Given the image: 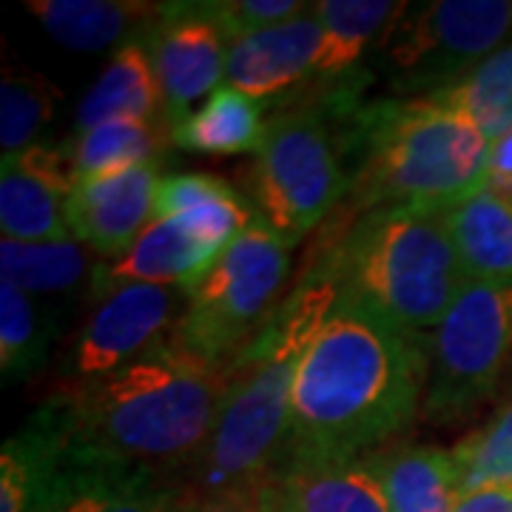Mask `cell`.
<instances>
[{
    "instance_id": "cell-1",
    "label": "cell",
    "mask_w": 512,
    "mask_h": 512,
    "mask_svg": "<svg viewBox=\"0 0 512 512\" xmlns=\"http://www.w3.org/2000/svg\"><path fill=\"white\" fill-rule=\"evenodd\" d=\"M427 370L430 336L336 296L293 376L285 458L376 453L424 413Z\"/></svg>"
},
{
    "instance_id": "cell-2",
    "label": "cell",
    "mask_w": 512,
    "mask_h": 512,
    "mask_svg": "<svg viewBox=\"0 0 512 512\" xmlns=\"http://www.w3.org/2000/svg\"><path fill=\"white\" fill-rule=\"evenodd\" d=\"M225 379V367L168 339L103 379L60 384L35 419L66 458L171 481L202 453Z\"/></svg>"
},
{
    "instance_id": "cell-3",
    "label": "cell",
    "mask_w": 512,
    "mask_h": 512,
    "mask_svg": "<svg viewBox=\"0 0 512 512\" xmlns=\"http://www.w3.org/2000/svg\"><path fill=\"white\" fill-rule=\"evenodd\" d=\"M336 296V285L313 268L265 333L228 367L211 436L185 473V510L217 495L254 490L276 476L291 439L293 376Z\"/></svg>"
},
{
    "instance_id": "cell-4",
    "label": "cell",
    "mask_w": 512,
    "mask_h": 512,
    "mask_svg": "<svg viewBox=\"0 0 512 512\" xmlns=\"http://www.w3.org/2000/svg\"><path fill=\"white\" fill-rule=\"evenodd\" d=\"M350 220L330 234L328 254L313 268L336 285L339 299L430 336L470 282L447 208L384 205Z\"/></svg>"
},
{
    "instance_id": "cell-5",
    "label": "cell",
    "mask_w": 512,
    "mask_h": 512,
    "mask_svg": "<svg viewBox=\"0 0 512 512\" xmlns=\"http://www.w3.org/2000/svg\"><path fill=\"white\" fill-rule=\"evenodd\" d=\"M356 214L384 205L453 208L484 188L490 140L461 111L430 97L370 103L350 120Z\"/></svg>"
},
{
    "instance_id": "cell-6",
    "label": "cell",
    "mask_w": 512,
    "mask_h": 512,
    "mask_svg": "<svg viewBox=\"0 0 512 512\" xmlns=\"http://www.w3.org/2000/svg\"><path fill=\"white\" fill-rule=\"evenodd\" d=\"M345 143L348 134L339 137L319 106H282L268 120L254 163L245 168V191L256 220L288 248L348 200L353 174L345 165Z\"/></svg>"
},
{
    "instance_id": "cell-7",
    "label": "cell",
    "mask_w": 512,
    "mask_h": 512,
    "mask_svg": "<svg viewBox=\"0 0 512 512\" xmlns=\"http://www.w3.org/2000/svg\"><path fill=\"white\" fill-rule=\"evenodd\" d=\"M288 274L291 248L256 220L188 291V305L171 339L228 370L274 322Z\"/></svg>"
},
{
    "instance_id": "cell-8",
    "label": "cell",
    "mask_w": 512,
    "mask_h": 512,
    "mask_svg": "<svg viewBox=\"0 0 512 512\" xmlns=\"http://www.w3.org/2000/svg\"><path fill=\"white\" fill-rule=\"evenodd\" d=\"M512 32V0L404 3L373 49L393 92L430 97L495 55Z\"/></svg>"
},
{
    "instance_id": "cell-9",
    "label": "cell",
    "mask_w": 512,
    "mask_h": 512,
    "mask_svg": "<svg viewBox=\"0 0 512 512\" xmlns=\"http://www.w3.org/2000/svg\"><path fill=\"white\" fill-rule=\"evenodd\" d=\"M512 367V279L476 282L430 333L424 416L458 424L495 393Z\"/></svg>"
},
{
    "instance_id": "cell-10",
    "label": "cell",
    "mask_w": 512,
    "mask_h": 512,
    "mask_svg": "<svg viewBox=\"0 0 512 512\" xmlns=\"http://www.w3.org/2000/svg\"><path fill=\"white\" fill-rule=\"evenodd\" d=\"M188 305V291L163 285H123L97 296V308L66 353V384L103 379L163 348Z\"/></svg>"
},
{
    "instance_id": "cell-11",
    "label": "cell",
    "mask_w": 512,
    "mask_h": 512,
    "mask_svg": "<svg viewBox=\"0 0 512 512\" xmlns=\"http://www.w3.org/2000/svg\"><path fill=\"white\" fill-rule=\"evenodd\" d=\"M140 40L160 80L163 123L174 131L200 97L208 100L220 89L231 37L222 32L208 3H165L163 18Z\"/></svg>"
},
{
    "instance_id": "cell-12",
    "label": "cell",
    "mask_w": 512,
    "mask_h": 512,
    "mask_svg": "<svg viewBox=\"0 0 512 512\" xmlns=\"http://www.w3.org/2000/svg\"><path fill=\"white\" fill-rule=\"evenodd\" d=\"M160 183V163L80 180L63 202V217L72 237L109 259L126 254L154 220Z\"/></svg>"
},
{
    "instance_id": "cell-13",
    "label": "cell",
    "mask_w": 512,
    "mask_h": 512,
    "mask_svg": "<svg viewBox=\"0 0 512 512\" xmlns=\"http://www.w3.org/2000/svg\"><path fill=\"white\" fill-rule=\"evenodd\" d=\"M322 43V23L316 6L279 26L239 37L228 49L225 86L254 100H274L291 92L305 77H313L316 55Z\"/></svg>"
},
{
    "instance_id": "cell-14",
    "label": "cell",
    "mask_w": 512,
    "mask_h": 512,
    "mask_svg": "<svg viewBox=\"0 0 512 512\" xmlns=\"http://www.w3.org/2000/svg\"><path fill=\"white\" fill-rule=\"evenodd\" d=\"M52 447L55 476L43 512H185L183 490L174 487L168 478L126 467L74 461L57 450L55 441Z\"/></svg>"
},
{
    "instance_id": "cell-15",
    "label": "cell",
    "mask_w": 512,
    "mask_h": 512,
    "mask_svg": "<svg viewBox=\"0 0 512 512\" xmlns=\"http://www.w3.org/2000/svg\"><path fill=\"white\" fill-rule=\"evenodd\" d=\"M220 254V248L205 242L185 222L154 217L126 254L94 268V293L103 296L123 285H163L191 291L214 268Z\"/></svg>"
},
{
    "instance_id": "cell-16",
    "label": "cell",
    "mask_w": 512,
    "mask_h": 512,
    "mask_svg": "<svg viewBox=\"0 0 512 512\" xmlns=\"http://www.w3.org/2000/svg\"><path fill=\"white\" fill-rule=\"evenodd\" d=\"M274 478L293 512H390L367 456L285 458Z\"/></svg>"
},
{
    "instance_id": "cell-17",
    "label": "cell",
    "mask_w": 512,
    "mask_h": 512,
    "mask_svg": "<svg viewBox=\"0 0 512 512\" xmlns=\"http://www.w3.org/2000/svg\"><path fill=\"white\" fill-rule=\"evenodd\" d=\"M26 9L60 46L74 52H100L126 43L163 18L165 3L143 0H29Z\"/></svg>"
},
{
    "instance_id": "cell-18",
    "label": "cell",
    "mask_w": 512,
    "mask_h": 512,
    "mask_svg": "<svg viewBox=\"0 0 512 512\" xmlns=\"http://www.w3.org/2000/svg\"><path fill=\"white\" fill-rule=\"evenodd\" d=\"M382 481L390 512H456L464 498L453 450L399 444L367 453Z\"/></svg>"
},
{
    "instance_id": "cell-19",
    "label": "cell",
    "mask_w": 512,
    "mask_h": 512,
    "mask_svg": "<svg viewBox=\"0 0 512 512\" xmlns=\"http://www.w3.org/2000/svg\"><path fill=\"white\" fill-rule=\"evenodd\" d=\"M114 120H137L154 123L163 120V92L140 37L126 40L114 49L106 69L94 80V86L83 94L77 106V131L114 123Z\"/></svg>"
},
{
    "instance_id": "cell-20",
    "label": "cell",
    "mask_w": 512,
    "mask_h": 512,
    "mask_svg": "<svg viewBox=\"0 0 512 512\" xmlns=\"http://www.w3.org/2000/svg\"><path fill=\"white\" fill-rule=\"evenodd\" d=\"M154 217L185 222L205 242L225 251L256 222L251 202L217 174H171L157 191Z\"/></svg>"
},
{
    "instance_id": "cell-21",
    "label": "cell",
    "mask_w": 512,
    "mask_h": 512,
    "mask_svg": "<svg viewBox=\"0 0 512 512\" xmlns=\"http://www.w3.org/2000/svg\"><path fill=\"white\" fill-rule=\"evenodd\" d=\"M268 120L259 100L220 86L200 109H194L180 126L171 131V146L211 154V157H237L256 154L265 137Z\"/></svg>"
},
{
    "instance_id": "cell-22",
    "label": "cell",
    "mask_w": 512,
    "mask_h": 512,
    "mask_svg": "<svg viewBox=\"0 0 512 512\" xmlns=\"http://www.w3.org/2000/svg\"><path fill=\"white\" fill-rule=\"evenodd\" d=\"M313 6L322 23L313 77L330 80H342L350 69H356L404 9V3L390 0H319Z\"/></svg>"
},
{
    "instance_id": "cell-23",
    "label": "cell",
    "mask_w": 512,
    "mask_h": 512,
    "mask_svg": "<svg viewBox=\"0 0 512 512\" xmlns=\"http://www.w3.org/2000/svg\"><path fill=\"white\" fill-rule=\"evenodd\" d=\"M447 225L464 271L476 282L512 279V208L478 191L447 208Z\"/></svg>"
},
{
    "instance_id": "cell-24",
    "label": "cell",
    "mask_w": 512,
    "mask_h": 512,
    "mask_svg": "<svg viewBox=\"0 0 512 512\" xmlns=\"http://www.w3.org/2000/svg\"><path fill=\"white\" fill-rule=\"evenodd\" d=\"M168 146H171V131L165 128L163 120L154 123L114 120V123L77 131L66 143V154L77 185L80 180L157 163L160 151Z\"/></svg>"
},
{
    "instance_id": "cell-25",
    "label": "cell",
    "mask_w": 512,
    "mask_h": 512,
    "mask_svg": "<svg viewBox=\"0 0 512 512\" xmlns=\"http://www.w3.org/2000/svg\"><path fill=\"white\" fill-rule=\"evenodd\" d=\"M66 197L55 185L20 168L12 157H3L0 171V231L18 242H57L72 231L63 217Z\"/></svg>"
},
{
    "instance_id": "cell-26",
    "label": "cell",
    "mask_w": 512,
    "mask_h": 512,
    "mask_svg": "<svg viewBox=\"0 0 512 512\" xmlns=\"http://www.w3.org/2000/svg\"><path fill=\"white\" fill-rule=\"evenodd\" d=\"M89 271V248L74 237L57 242L0 239V279L18 285L29 296L72 291Z\"/></svg>"
},
{
    "instance_id": "cell-27",
    "label": "cell",
    "mask_w": 512,
    "mask_h": 512,
    "mask_svg": "<svg viewBox=\"0 0 512 512\" xmlns=\"http://www.w3.org/2000/svg\"><path fill=\"white\" fill-rule=\"evenodd\" d=\"M430 100L470 117L487 140L507 134L512 128V43L481 60L458 83L430 94Z\"/></svg>"
},
{
    "instance_id": "cell-28",
    "label": "cell",
    "mask_w": 512,
    "mask_h": 512,
    "mask_svg": "<svg viewBox=\"0 0 512 512\" xmlns=\"http://www.w3.org/2000/svg\"><path fill=\"white\" fill-rule=\"evenodd\" d=\"M57 100H60V89L46 74L26 69L18 60L3 63V80H0V148H3V157L35 146V137L55 114Z\"/></svg>"
},
{
    "instance_id": "cell-29",
    "label": "cell",
    "mask_w": 512,
    "mask_h": 512,
    "mask_svg": "<svg viewBox=\"0 0 512 512\" xmlns=\"http://www.w3.org/2000/svg\"><path fill=\"white\" fill-rule=\"evenodd\" d=\"M55 476V447L35 419L0 453V512H43Z\"/></svg>"
},
{
    "instance_id": "cell-30",
    "label": "cell",
    "mask_w": 512,
    "mask_h": 512,
    "mask_svg": "<svg viewBox=\"0 0 512 512\" xmlns=\"http://www.w3.org/2000/svg\"><path fill=\"white\" fill-rule=\"evenodd\" d=\"M49 345V325L37 302L18 285L0 279V370L6 382L26 379Z\"/></svg>"
},
{
    "instance_id": "cell-31",
    "label": "cell",
    "mask_w": 512,
    "mask_h": 512,
    "mask_svg": "<svg viewBox=\"0 0 512 512\" xmlns=\"http://www.w3.org/2000/svg\"><path fill=\"white\" fill-rule=\"evenodd\" d=\"M464 493L512 484V399L453 447Z\"/></svg>"
},
{
    "instance_id": "cell-32",
    "label": "cell",
    "mask_w": 512,
    "mask_h": 512,
    "mask_svg": "<svg viewBox=\"0 0 512 512\" xmlns=\"http://www.w3.org/2000/svg\"><path fill=\"white\" fill-rule=\"evenodd\" d=\"M208 9L222 26V32L234 43L239 37H248L296 18L299 12L308 9V3L302 0H208Z\"/></svg>"
},
{
    "instance_id": "cell-33",
    "label": "cell",
    "mask_w": 512,
    "mask_h": 512,
    "mask_svg": "<svg viewBox=\"0 0 512 512\" xmlns=\"http://www.w3.org/2000/svg\"><path fill=\"white\" fill-rule=\"evenodd\" d=\"M490 197L512 208V128L507 134L490 140L487 151V171H484V188Z\"/></svg>"
},
{
    "instance_id": "cell-34",
    "label": "cell",
    "mask_w": 512,
    "mask_h": 512,
    "mask_svg": "<svg viewBox=\"0 0 512 512\" xmlns=\"http://www.w3.org/2000/svg\"><path fill=\"white\" fill-rule=\"evenodd\" d=\"M456 512H512V484L464 493Z\"/></svg>"
},
{
    "instance_id": "cell-35",
    "label": "cell",
    "mask_w": 512,
    "mask_h": 512,
    "mask_svg": "<svg viewBox=\"0 0 512 512\" xmlns=\"http://www.w3.org/2000/svg\"><path fill=\"white\" fill-rule=\"evenodd\" d=\"M265 484H268V481H265ZM265 484H262V487H265ZM262 487L208 498V501L197 504L191 512H262Z\"/></svg>"
},
{
    "instance_id": "cell-36",
    "label": "cell",
    "mask_w": 512,
    "mask_h": 512,
    "mask_svg": "<svg viewBox=\"0 0 512 512\" xmlns=\"http://www.w3.org/2000/svg\"><path fill=\"white\" fill-rule=\"evenodd\" d=\"M262 512H293L285 501V495L279 490L276 478H271L265 487H262Z\"/></svg>"
}]
</instances>
